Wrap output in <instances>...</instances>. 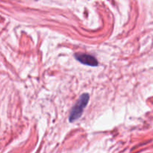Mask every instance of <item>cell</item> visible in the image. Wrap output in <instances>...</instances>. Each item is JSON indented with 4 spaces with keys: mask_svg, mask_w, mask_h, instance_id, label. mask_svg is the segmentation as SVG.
Here are the masks:
<instances>
[{
    "mask_svg": "<svg viewBox=\"0 0 153 153\" xmlns=\"http://www.w3.org/2000/svg\"><path fill=\"white\" fill-rule=\"evenodd\" d=\"M89 95L87 93L83 94L79 98V99L76 101V104L74 105L73 108L71 110L70 115H69V122L70 123L76 121L81 117L85 107H86L88 102H89Z\"/></svg>",
    "mask_w": 153,
    "mask_h": 153,
    "instance_id": "obj_1",
    "label": "cell"
},
{
    "mask_svg": "<svg viewBox=\"0 0 153 153\" xmlns=\"http://www.w3.org/2000/svg\"><path fill=\"white\" fill-rule=\"evenodd\" d=\"M74 56L77 61H79L82 64L86 65L95 67V66L98 65V60L95 57L92 56V55H89V54L76 53Z\"/></svg>",
    "mask_w": 153,
    "mask_h": 153,
    "instance_id": "obj_2",
    "label": "cell"
}]
</instances>
